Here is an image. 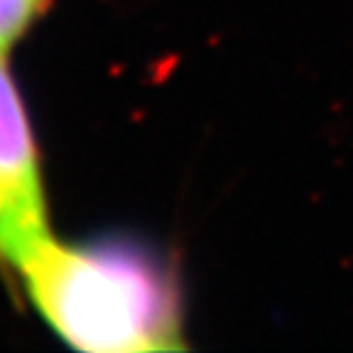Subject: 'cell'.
Returning a JSON list of instances; mask_svg holds the SVG:
<instances>
[{
	"instance_id": "obj_1",
	"label": "cell",
	"mask_w": 353,
	"mask_h": 353,
	"mask_svg": "<svg viewBox=\"0 0 353 353\" xmlns=\"http://www.w3.org/2000/svg\"><path fill=\"white\" fill-rule=\"evenodd\" d=\"M44 321L74 348L150 353L184 348L172 277L125 243L66 245L52 238L20 268Z\"/></svg>"
},
{
	"instance_id": "obj_2",
	"label": "cell",
	"mask_w": 353,
	"mask_h": 353,
	"mask_svg": "<svg viewBox=\"0 0 353 353\" xmlns=\"http://www.w3.org/2000/svg\"><path fill=\"white\" fill-rule=\"evenodd\" d=\"M50 236L30 123L0 59V260L20 270Z\"/></svg>"
},
{
	"instance_id": "obj_3",
	"label": "cell",
	"mask_w": 353,
	"mask_h": 353,
	"mask_svg": "<svg viewBox=\"0 0 353 353\" xmlns=\"http://www.w3.org/2000/svg\"><path fill=\"white\" fill-rule=\"evenodd\" d=\"M42 0H0V54L25 32Z\"/></svg>"
}]
</instances>
